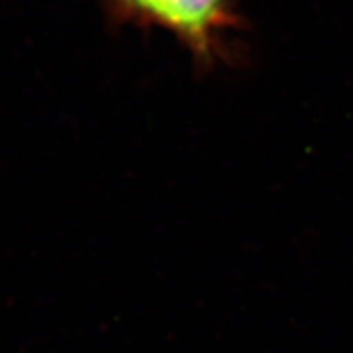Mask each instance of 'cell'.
<instances>
[{
	"label": "cell",
	"instance_id": "6da1fadb",
	"mask_svg": "<svg viewBox=\"0 0 353 353\" xmlns=\"http://www.w3.org/2000/svg\"><path fill=\"white\" fill-rule=\"evenodd\" d=\"M117 20L141 28H159L187 50L201 69L231 57L229 39L242 28L234 0H103Z\"/></svg>",
	"mask_w": 353,
	"mask_h": 353
}]
</instances>
